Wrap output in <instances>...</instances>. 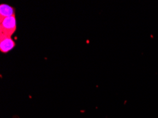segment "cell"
I'll return each mask as SVG.
<instances>
[{
  "instance_id": "obj_3",
  "label": "cell",
  "mask_w": 158,
  "mask_h": 118,
  "mask_svg": "<svg viewBox=\"0 0 158 118\" xmlns=\"http://www.w3.org/2000/svg\"><path fill=\"white\" fill-rule=\"evenodd\" d=\"M14 8L6 4H2L0 5V21L9 16L15 15Z\"/></svg>"
},
{
  "instance_id": "obj_2",
  "label": "cell",
  "mask_w": 158,
  "mask_h": 118,
  "mask_svg": "<svg viewBox=\"0 0 158 118\" xmlns=\"http://www.w3.org/2000/svg\"><path fill=\"white\" fill-rule=\"evenodd\" d=\"M16 43L11 37L0 35V51L7 53L15 47Z\"/></svg>"
},
{
  "instance_id": "obj_1",
  "label": "cell",
  "mask_w": 158,
  "mask_h": 118,
  "mask_svg": "<svg viewBox=\"0 0 158 118\" xmlns=\"http://www.w3.org/2000/svg\"><path fill=\"white\" fill-rule=\"evenodd\" d=\"M16 30L15 15L9 16L0 21V35L11 37Z\"/></svg>"
}]
</instances>
